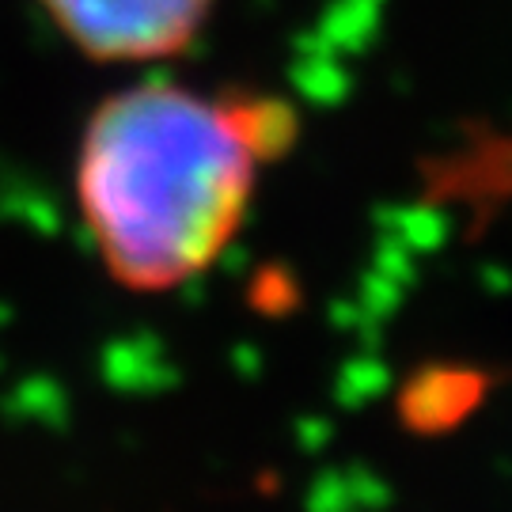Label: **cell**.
Masks as SVG:
<instances>
[{
  "instance_id": "obj_1",
  "label": "cell",
  "mask_w": 512,
  "mask_h": 512,
  "mask_svg": "<svg viewBox=\"0 0 512 512\" xmlns=\"http://www.w3.org/2000/svg\"><path fill=\"white\" fill-rule=\"evenodd\" d=\"M274 103H228L141 80L92 110L76 152V202L107 274L167 293L217 262L247 220L258 171L289 141Z\"/></svg>"
},
{
  "instance_id": "obj_2",
  "label": "cell",
  "mask_w": 512,
  "mask_h": 512,
  "mask_svg": "<svg viewBox=\"0 0 512 512\" xmlns=\"http://www.w3.org/2000/svg\"><path fill=\"white\" fill-rule=\"evenodd\" d=\"M57 31L95 61H164L198 38L213 0H38Z\"/></svg>"
}]
</instances>
